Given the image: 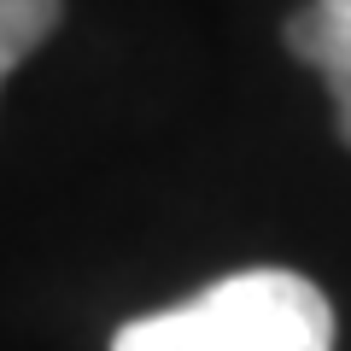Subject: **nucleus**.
I'll return each instance as SVG.
<instances>
[{
    "mask_svg": "<svg viewBox=\"0 0 351 351\" xmlns=\"http://www.w3.org/2000/svg\"><path fill=\"white\" fill-rule=\"evenodd\" d=\"M334 304L293 269H240L158 316L117 328L112 351H334Z\"/></svg>",
    "mask_w": 351,
    "mask_h": 351,
    "instance_id": "f257e3e1",
    "label": "nucleus"
},
{
    "mask_svg": "<svg viewBox=\"0 0 351 351\" xmlns=\"http://www.w3.org/2000/svg\"><path fill=\"white\" fill-rule=\"evenodd\" d=\"M287 47L328 82L339 141L351 147V0H304L287 18Z\"/></svg>",
    "mask_w": 351,
    "mask_h": 351,
    "instance_id": "f03ea898",
    "label": "nucleus"
},
{
    "mask_svg": "<svg viewBox=\"0 0 351 351\" xmlns=\"http://www.w3.org/2000/svg\"><path fill=\"white\" fill-rule=\"evenodd\" d=\"M59 29V0H0V82Z\"/></svg>",
    "mask_w": 351,
    "mask_h": 351,
    "instance_id": "7ed1b4c3",
    "label": "nucleus"
}]
</instances>
